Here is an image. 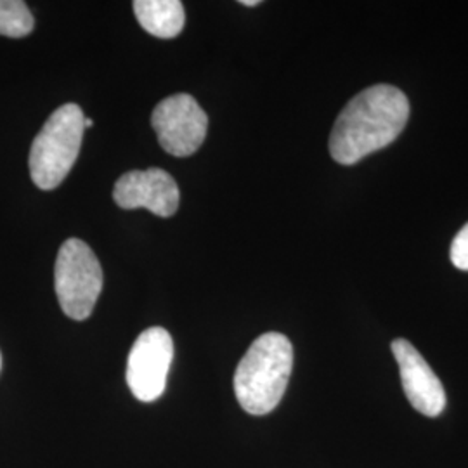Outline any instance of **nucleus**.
<instances>
[{
	"instance_id": "nucleus-1",
	"label": "nucleus",
	"mask_w": 468,
	"mask_h": 468,
	"mask_svg": "<svg viewBox=\"0 0 468 468\" xmlns=\"http://www.w3.org/2000/svg\"><path fill=\"white\" fill-rule=\"evenodd\" d=\"M410 118V102L392 85H373L354 96L340 112L330 135V154L342 165L394 143Z\"/></svg>"
},
{
	"instance_id": "nucleus-2",
	"label": "nucleus",
	"mask_w": 468,
	"mask_h": 468,
	"mask_svg": "<svg viewBox=\"0 0 468 468\" xmlns=\"http://www.w3.org/2000/svg\"><path fill=\"white\" fill-rule=\"evenodd\" d=\"M293 368V347L283 334L261 335L234 373V394L250 415H268L283 398Z\"/></svg>"
},
{
	"instance_id": "nucleus-3",
	"label": "nucleus",
	"mask_w": 468,
	"mask_h": 468,
	"mask_svg": "<svg viewBox=\"0 0 468 468\" xmlns=\"http://www.w3.org/2000/svg\"><path fill=\"white\" fill-rule=\"evenodd\" d=\"M84 122L82 108L73 102L63 104L48 118L30 150V176L37 187L50 191L67 179L80 153Z\"/></svg>"
},
{
	"instance_id": "nucleus-4",
	"label": "nucleus",
	"mask_w": 468,
	"mask_h": 468,
	"mask_svg": "<svg viewBox=\"0 0 468 468\" xmlns=\"http://www.w3.org/2000/svg\"><path fill=\"white\" fill-rule=\"evenodd\" d=\"M54 286L68 318L84 321L94 311L102 290V268L96 253L82 239H67L56 259Z\"/></svg>"
},
{
	"instance_id": "nucleus-5",
	"label": "nucleus",
	"mask_w": 468,
	"mask_h": 468,
	"mask_svg": "<svg viewBox=\"0 0 468 468\" xmlns=\"http://www.w3.org/2000/svg\"><path fill=\"white\" fill-rule=\"evenodd\" d=\"M151 125L168 154L186 158L200 150L207 137L208 117L193 96L174 94L156 104Z\"/></svg>"
},
{
	"instance_id": "nucleus-6",
	"label": "nucleus",
	"mask_w": 468,
	"mask_h": 468,
	"mask_svg": "<svg viewBox=\"0 0 468 468\" xmlns=\"http://www.w3.org/2000/svg\"><path fill=\"white\" fill-rule=\"evenodd\" d=\"M174 340L165 328L153 326L137 336L127 363V384L139 401H156L167 385Z\"/></svg>"
},
{
	"instance_id": "nucleus-7",
	"label": "nucleus",
	"mask_w": 468,
	"mask_h": 468,
	"mask_svg": "<svg viewBox=\"0 0 468 468\" xmlns=\"http://www.w3.org/2000/svg\"><path fill=\"white\" fill-rule=\"evenodd\" d=\"M113 198L120 208H146L154 216L170 218L179 208V187L174 177L162 168L131 170L115 185Z\"/></svg>"
},
{
	"instance_id": "nucleus-8",
	"label": "nucleus",
	"mask_w": 468,
	"mask_h": 468,
	"mask_svg": "<svg viewBox=\"0 0 468 468\" xmlns=\"http://www.w3.org/2000/svg\"><path fill=\"white\" fill-rule=\"evenodd\" d=\"M392 354L399 365L402 388L410 404L425 417H439L446 408V392L429 363L404 338L392 342Z\"/></svg>"
},
{
	"instance_id": "nucleus-9",
	"label": "nucleus",
	"mask_w": 468,
	"mask_h": 468,
	"mask_svg": "<svg viewBox=\"0 0 468 468\" xmlns=\"http://www.w3.org/2000/svg\"><path fill=\"white\" fill-rule=\"evenodd\" d=\"M133 7L139 25L153 37L174 38L185 28V5L179 0H135Z\"/></svg>"
},
{
	"instance_id": "nucleus-10",
	"label": "nucleus",
	"mask_w": 468,
	"mask_h": 468,
	"mask_svg": "<svg viewBox=\"0 0 468 468\" xmlns=\"http://www.w3.org/2000/svg\"><path fill=\"white\" fill-rule=\"evenodd\" d=\"M35 28L34 15L27 2L0 0V35L21 38L32 34Z\"/></svg>"
},
{
	"instance_id": "nucleus-11",
	"label": "nucleus",
	"mask_w": 468,
	"mask_h": 468,
	"mask_svg": "<svg viewBox=\"0 0 468 468\" xmlns=\"http://www.w3.org/2000/svg\"><path fill=\"white\" fill-rule=\"evenodd\" d=\"M452 262L454 268L468 271V224L452 239Z\"/></svg>"
},
{
	"instance_id": "nucleus-12",
	"label": "nucleus",
	"mask_w": 468,
	"mask_h": 468,
	"mask_svg": "<svg viewBox=\"0 0 468 468\" xmlns=\"http://www.w3.org/2000/svg\"><path fill=\"white\" fill-rule=\"evenodd\" d=\"M239 4H243V5H247V7H255V5L261 4V0H241Z\"/></svg>"
},
{
	"instance_id": "nucleus-13",
	"label": "nucleus",
	"mask_w": 468,
	"mask_h": 468,
	"mask_svg": "<svg viewBox=\"0 0 468 468\" xmlns=\"http://www.w3.org/2000/svg\"><path fill=\"white\" fill-rule=\"evenodd\" d=\"M84 125L85 129H87V127H92V125H94V122H92L90 118H85Z\"/></svg>"
},
{
	"instance_id": "nucleus-14",
	"label": "nucleus",
	"mask_w": 468,
	"mask_h": 468,
	"mask_svg": "<svg viewBox=\"0 0 468 468\" xmlns=\"http://www.w3.org/2000/svg\"><path fill=\"white\" fill-rule=\"evenodd\" d=\"M0 368H2V356H0Z\"/></svg>"
}]
</instances>
